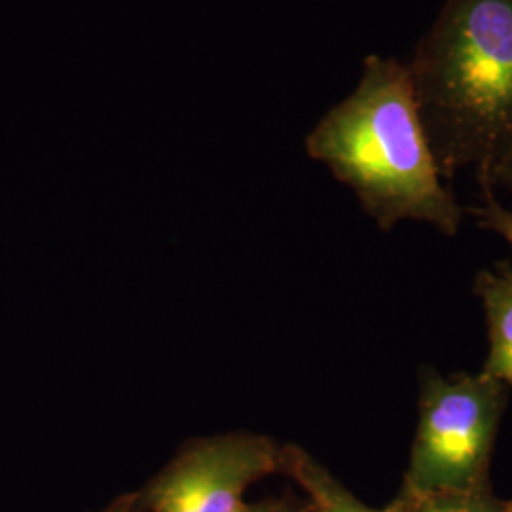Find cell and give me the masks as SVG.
Listing matches in <instances>:
<instances>
[{
    "label": "cell",
    "instance_id": "cell-11",
    "mask_svg": "<svg viewBox=\"0 0 512 512\" xmlns=\"http://www.w3.org/2000/svg\"><path fill=\"white\" fill-rule=\"evenodd\" d=\"M97 512H148L141 501H139V495L128 494L118 497L116 501H112L110 505H107L105 509Z\"/></svg>",
    "mask_w": 512,
    "mask_h": 512
},
{
    "label": "cell",
    "instance_id": "cell-3",
    "mask_svg": "<svg viewBox=\"0 0 512 512\" xmlns=\"http://www.w3.org/2000/svg\"><path fill=\"white\" fill-rule=\"evenodd\" d=\"M507 385L478 374L440 376L425 368L418 429L399 494H469L490 488V459Z\"/></svg>",
    "mask_w": 512,
    "mask_h": 512
},
{
    "label": "cell",
    "instance_id": "cell-12",
    "mask_svg": "<svg viewBox=\"0 0 512 512\" xmlns=\"http://www.w3.org/2000/svg\"><path fill=\"white\" fill-rule=\"evenodd\" d=\"M503 512H512V499L511 501H505V507H503Z\"/></svg>",
    "mask_w": 512,
    "mask_h": 512
},
{
    "label": "cell",
    "instance_id": "cell-1",
    "mask_svg": "<svg viewBox=\"0 0 512 512\" xmlns=\"http://www.w3.org/2000/svg\"><path fill=\"white\" fill-rule=\"evenodd\" d=\"M306 150L382 230L416 220L458 234L463 209L440 175L408 63L368 55L357 88L311 129Z\"/></svg>",
    "mask_w": 512,
    "mask_h": 512
},
{
    "label": "cell",
    "instance_id": "cell-10",
    "mask_svg": "<svg viewBox=\"0 0 512 512\" xmlns=\"http://www.w3.org/2000/svg\"><path fill=\"white\" fill-rule=\"evenodd\" d=\"M241 512H310L306 501H293V499H268L255 505H247Z\"/></svg>",
    "mask_w": 512,
    "mask_h": 512
},
{
    "label": "cell",
    "instance_id": "cell-4",
    "mask_svg": "<svg viewBox=\"0 0 512 512\" xmlns=\"http://www.w3.org/2000/svg\"><path fill=\"white\" fill-rule=\"evenodd\" d=\"M281 448L249 431L190 440L137 492L139 501L148 512H241L247 488L281 471Z\"/></svg>",
    "mask_w": 512,
    "mask_h": 512
},
{
    "label": "cell",
    "instance_id": "cell-5",
    "mask_svg": "<svg viewBox=\"0 0 512 512\" xmlns=\"http://www.w3.org/2000/svg\"><path fill=\"white\" fill-rule=\"evenodd\" d=\"M475 293L488 321L490 351L480 374L512 387V270L495 268L476 275Z\"/></svg>",
    "mask_w": 512,
    "mask_h": 512
},
{
    "label": "cell",
    "instance_id": "cell-9",
    "mask_svg": "<svg viewBox=\"0 0 512 512\" xmlns=\"http://www.w3.org/2000/svg\"><path fill=\"white\" fill-rule=\"evenodd\" d=\"M512 188V141L507 150L503 152V156L499 158V162L495 164L488 181V188L484 194H494V188Z\"/></svg>",
    "mask_w": 512,
    "mask_h": 512
},
{
    "label": "cell",
    "instance_id": "cell-8",
    "mask_svg": "<svg viewBox=\"0 0 512 512\" xmlns=\"http://www.w3.org/2000/svg\"><path fill=\"white\" fill-rule=\"evenodd\" d=\"M469 213L475 217L480 228L492 230L512 247V211L497 202L494 194H484L482 205L469 209Z\"/></svg>",
    "mask_w": 512,
    "mask_h": 512
},
{
    "label": "cell",
    "instance_id": "cell-6",
    "mask_svg": "<svg viewBox=\"0 0 512 512\" xmlns=\"http://www.w3.org/2000/svg\"><path fill=\"white\" fill-rule=\"evenodd\" d=\"M304 490L310 512H395L389 505L376 511L366 507L325 465L296 444H283L281 471Z\"/></svg>",
    "mask_w": 512,
    "mask_h": 512
},
{
    "label": "cell",
    "instance_id": "cell-7",
    "mask_svg": "<svg viewBox=\"0 0 512 512\" xmlns=\"http://www.w3.org/2000/svg\"><path fill=\"white\" fill-rule=\"evenodd\" d=\"M389 507L395 512H503L505 501L497 499L492 490L469 494H435L410 497L399 494Z\"/></svg>",
    "mask_w": 512,
    "mask_h": 512
},
{
    "label": "cell",
    "instance_id": "cell-2",
    "mask_svg": "<svg viewBox=\"0 0 512 512\" xmlns=\"http://www.w3.org/2000/svg\"><path fill=\"white\" fill-rule=\"evenodd\" d=\"M408 69L442 179L475 169L486 192L512 141V0H444Z\"/></svg>",
    "mask_w": 512,
    "mask_h": 512
}]
</instances>
